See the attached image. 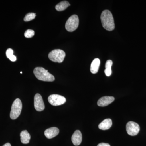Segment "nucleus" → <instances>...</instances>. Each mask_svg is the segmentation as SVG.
Instances as JSON below:
<instances>
[{"label":"nucleus","mask_w":146,"mask_h":146,"mask_svg":"<svg viewBox=\"0 0 146 146\" xmlns=\"http://www.w3.org/2000/svg\"><path fill=\"white\" fill-rule=\"evenodd\" d=\"M102 26L108 31H112L115 29V25L114 18L112 13L108 10H105L101 15Z\"/></svg>","instance_id":"obj_1"},{"label":"nucleus","mask_w":146,"mask_h":146,"mask_svg":"<svg viewBox=\"0 0 146 146\" xmlns=\"http://www.w3.org/2000/svg\"><path fill=\"white\" fill-rule=\"evenodd\" d=\"M33 73L38 80L42 81L53 82L55 80L54 76L50 74L48 70L42 67H36L35 68Z\"/></svg>","instance_id":"obj_2"},{"label":"nucleus","mask_w":146,"mask_h":146,"mask_svg":"<svg viewBox=\"0 0 146 146\" xmlns=\"http://www.w3.org/2000/svg\"><path fill=\"white\" fill-rule=\"evenodd\" d=\"M22 107L23 106L21 100L17 98L14 100L11 106L10 114V117L11 119H16L19 117L21 114Z\"/></svg>","instance_id":"obj_3"},{"label":"nucleus","mask_w":146,"mask_h":146,"mask_svg":"<svg viewBox=\"0 0 146 146\" xmlns=\"http://www.w3.org/2000/svg\"><path fill=\"white\" fill-rule=\"evenodd\" d=\"M65 56V52L60 49L53 50L48 54V58L50 60L56 63H62L64 60Z\"/></svg>","instance_id":"obj_4"},{"label":"nucleus","mask_w":146,"mask_h":146,"mask_svg":"<svg viewBox=\"0 0 146 146\" xmlns=\"http://www.w3.org/2000/svg\"><path fill=\"white\" fill-rule=\"evenodd\" d=\"M79 18L76 15H73L70 17L65 24V28L69 32L75 31L79 25Z\"/></svg>","instance_id":"obj_5"},{"label":"nucleus","mask_w":146,"mask_h":146,"mask_svg":"<svg viewBox=\"0 0 146 146\" xmlns=\"http://www.w3.org/2000/svg\"><path fill=\"white\" fill-rule=\"evenodd\" d=\"M48 101L52 105L58 106L64 104L66 100L63 96L58 94H52L48 98Z\"/></svg>","instance_id":"obj_6"},{"label":"nucleus","mask_w":146,"mask_h":146,"mask_svg":"<svg viewBox=\"0 0 146 146\" xmlns=\"http://www.w3.org/2000/svg\"><path fill=\"white\" fill-rule=\"evenodd\" d=\"M140 130V126L136 123L133 121H129L127 124V132L130 136H136L139 133Z\"/></svg>","instance_id":"obj_7"},{"label":"nucleus","mask_w":146,"mask_h":146,"mask_svg":"<svg viewBox=\"0 0 146 146\" xmlns=\"http://www.w3.org/2000/svg\"><path fill=\"white\" fill-rule=\"evenodd\" d=\"M34 107L36 111L41 112L45 109V105L42 96L40 94H37L34 97Z\"/></svg>","instance_id":"obj_8"},{"label":"nucleus","mask_w":146,"mask_h":146,"mask_svg":"<svg viewBox=\"0 0 146 146\" xmlns=\"http://www.w3.org/2000/svg\"><path fill=\"white\" fill-rule=\"evenodd\" d=\"M115 100V98L112 96H104L102 97L98 101L97 104L99 106H107Z\"/></svg>","instance_id":"obj_9"},{"label":"nucleus","mask_w":146,"mask_h":146,"mask_svg":"<svg viewBox=\"0 0 146 146\" xmlns=\"http://www.w3.org/2000/svg\"><path fill=\"white\" fill-rule=\"evenodd\" d=\"M59 133V130L58 128L52 127L45 130L44 134L47 138L51 139L57 136Z\"/></svg>","instance_id":"obj_10"},{"label":"nucleus","mask_w":146,"mask_h":146,"mask_svg":"<svg viewBox=\"0 0 146 146\" xmlns=\"http://www.w3.org/2000/svg\"><path fill=\"white\" fill-rule=\"evenodd\" d=\"M72 141L73 144L75 146H78L82 141V135L80 131L76 130L73 133L72 137Z\"/></svg>","instance_id":"obj_11"},{"label":"nucleus","mask_w":146,"mask_h":146,"mask_svg":"<svg viewBox=\"0 0 146 146\" xmlns=\"http://www.w3.org/2000/svg\"><path fill=\"white\" fill-rule=\"evenodd\" d=\"M112 124V121L111 119H106L100 124L98 127L101 130H107L111 127Z\"/></svg>","instance_id":"obj_12"},{"label":"nucleus","mask_w":146,"mask_h":146,"mask_svg":"<svg viewBox=\"0 0 146 146\" xmlns=\"http://www.w3.org/2000/svg\"><path fill=\"white\" fill-rule=\"evenodd\" d=\"M100 64V60L98 58L94 59L91 63L90 71L92 74H96L98 72Z\"/></svg>","instance_id":"obj_13"},{"label":"nucleus","mask_w":146,"mask_h":146,"mask_svg":"<svg viewBox=\"0 0 146 146\" xmlns=\"http://www.w3.org/2000/svg\"><path fill=\"white\" fill-rule=\"evenodd\" d=\"M21 140L22 143L27 144L29 143L31 139V136L27 131L24 130L21 132L20 134Z\"/></svg>","instance_id":"obj_14"},{"label":"nucleus","mask_w":146,"mask_h":146,"mask_svg":"<svg viewBox=\"0 0 146 146\" xmlns=\"http://www.w3.org/2000/svg\"><path fill=\"white\" fill-rule=\"evenodd\" d=\"M70 3L66 1L60 2V3L58 4L55 7L56 9L58 11H60L65 10L68 8L69 6H70Z\"/></svg>","instance_id":"obj_15"},{"label":"nucleus","mask_w":146,"mask_h":146,"mask_svg":"<svg viewBox=\"0 0 146 146\" xmlns=\"http://www.w3.org/2000/svg\"><path fill=\"white\" fill-rule=\"evenodd\" d=\"M112 64H113V62H112V60H107L106 63V69L104 70V72L105 73L106 75L107 76H110L112 74L111 67H112Z\"/></svg>","instance_id":"obj_16"},{"label":"nucleus","mask_w":146,"mask_h":146,"mask_svg":"<svg viewBox=\"0 0 146 146\" xmlns=\"http://www.w3.org/2000/svg\"><path fill=\"white\" fill-rule=\"evenodd\" d=\"M13 50L11 48H9L7 50L6 52V55L7 57L12 62H15L16 60V57L15 55L13 54Z\"/></svg>","instance_id":"obj_17"},{"label":"nucleus","mask_w":146,"mask_h":146,"mask_svg":"<svg viewBox=\"0 0 146 146\" xmlns=\"http://www.w3.org/2000/svg\"><path fill=\"white\" fill-rule=\"evenodd\" d=\"M36 14L34 13H29L27 14L24 18V21L28 22L35 19L36 17Z\"/></svg>","instance_id":"obj_18"},{"label":"nucleus","mask_w":146,"mask_h":146,"mask_svg":"<svg viewBox=\"0 0 146 146\" xmlns=\"http://www.w3.org/2000/svg\"><path fill=\"white\" fill-rule=\"evenodd\" d=\"M35 32L31 29H28L26 31L25 33V36L26 38H31L34 36Z\"/></svg>","instance_id":"obj_19"},{"label":"nucleus","mask_w":146,"mask_h":146,"mask_svg":"<svg viewBox=\"0 0 146 146\" xmlns=\"http://www.w3.org/2000/svg\"><path fill=\"white\" fill-rule=\"evenodd\" d=\"M97 146H110V145L108 143H101L99 144Z\"/></svg>","instance_id":"obj_20"},{"label":"nucleus","mask_w":146,"mask_h":146,"mask_svg":"<svg viewBox=\"0 0 146 146\" xmlns=\"http://www.w3.org/2000/svg\"><path fill=\"white\" fill-rule=\"evenodd\" d=\"M3 146H11V144L9 143H7L5 144L4 145H3Z\"/></svg>","instance_id":"obj_21"},{"label":"nucleus","mask_w":146,"mask_h":146,"mask_svg":"<svg viewBox=\"0 0 146 146\" xmlns=\"http://www.w3.org/2000/svg\"><path fill=\"white\" fill-rule=\"evenodd\" d=\"M21 74H22V72H21Z\"/></svg>","instance_id":"obj_22"}]
</instances>
